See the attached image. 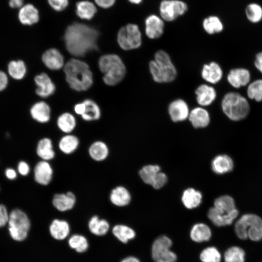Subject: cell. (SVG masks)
<instances>
[{
  "label": "cell",
  "mask_w": 262,
  "mask_h": 262,
  "mask_svg": "<svg viewBox=\"0 0 262 262\" xmlns=\"http://www.w3.org/2000/svg\"><path fill=\"white\" fill-rule=\"evenodd\" d=\"M98 36L99 33L95 28L75 22L67 27L64 38L67 51L74 56L82 57L98 49Z\"/></svg>",
  "instance_id": "obj_1"
},
{
  "label": "cell",
  "mask_w": 262,
  "mask_h": 262,
  "mask_svg": "<svg viewBox=\"0 0 262 262\" xmlns=\"http://www.w3.org/2000/svg\"><path fill=\"white\" fill-rule=\"evenodd\" d=\"M64 71L66 81L74 90L86 91L93 84L92 72L88 64L82 60L70 59L65 64Z\"/></svg>",
  "instance_id": "obj_2"
},
{
  "label": "cell",
  "mask_w": 262,
  "mask_h": 262,
  "mask_svg": "<svg viewBox=\"0 0 262 262\" xmlns=\"http://www.w3.org/2000/svg\"><path fill=\"white\" fill-rule=\"evenodd\" d=\"M98 66L103 74L104 82L109 86L115 85L124 78L126 69L120 57L115 54L102 55L98 60Z\"/></svg>",
  "instance_id": "obj_3"
},
{
  "label": "cell",
  "mask_w": 262,
  "mask_h": 262,
  "mask_svg": "<svg viewBox=\"0 0 262 262\" xmlns=\"http://www.w3.org/2000/svg\"><path fill=\"white\" fill-rule=\"evenodd\" d=\"M149 71L153 80L159 83L173 81L177 76V70L168 54L159 50L154 55V60L149 64Z\"/></svg>",
  "instance_id": "obj_4"
},
{
  "label": "cell",
  "mask_w": 262,
  "mask_h": 262,
  "mask_svg": "<svg viewBox=\"0 0 262 262\" xmlns=\"http://www.w3.org/2000/svg\"><path fill=\"white\" fill-rule=\"evenodd\" d=\"M221 108L225 115L234 121L245 118L250 111V106L246 98L234 92L225 95L221 101Z\"/></svg>",
  "instance_id": "obj_5"
},
{
  "label": "cell",
  "mask_w": 262,
  "mask_h": 262,
  "mask_svg": "<svg viewBox=\"0 0 262 262\" xmlns=\"http://www.w3.org/2000/svg\"><path fill=\"white\" fill-rule=\"evenodd\" d=\"M234 229L240 239L259 241L262 239V219L255 214H245L236 222Z\"/></svg>",
  "instance_id": "obj_6"
},
{
  "label": "cell",
  "mask_w": 262,
  "mask_h": 262,
  "mask_svg": "<svg viewBox=\"0 0 262 262\" xmlns=\"http://www.w3.org/2000/svg\"><path fill=\"white\" fill-rule=\"evenodd\" d=\"M9 231L15 240H25L30 228V221L26 214L19 209L13 210L9 216Z\"/></svg>",
  "instance_id": "obj_7"
},
{
  "label": "cell",
  "mask_w": 262,
  "mask_h": 262,
  "mask_svg": "<svg viewBox=\"0 0 262 262\" xmlns=\"http://www.w3.org/2000/svg\"><path fill=\"white\" fill-rule=\"evenodd\" d=\"M117 41L120 47L125 50L136 49L142 44V35L137 25L129 23L119 30Z\"/></svg>",
  "instance_id": "obj_8"
},
{
  "label": "cell",
  "mask_w": 262,
  "mask_h": 262,
  "mask_svg": "<svg viewBox=\"0 0 262 262\" xmlns=\"http://www.w3.org/2000/svg\"><path fill=\"white\" fill-rule=\"evenodd\" d=\"M171 240L165 236L156 239L153 243L151 249L152 256L156 262H175L177 256L170 249Z\"/></svg>",
  "instance_id": "obj_9"
},
{
  "label": "cell",
  "mask_w": 262,
  "mask_h": 262,
  "mask_svg": "<svg viewBox=\"0 0 262 262\" xmlns=\"http://www.w3.org/2000/svg\"><path fill=\"white\" fill-rule=\"evenodd\" d=\"M188 10L187 4L180 0H163L159 5L160 17L168 22L183 15Z\"/></svg>",
  "instance_id": "obj_10"
},
{
  "label": "cell",
  "mask_w": 262,
  "mask_h": 262,
  "mask_svg": "<svg viewBox=\"0 0 262 262\" xmlns=\"http://www.w3.org/2000/svg\"><path fill=\"white\" fill-rule=\"evenodd\" d=\"M239 213L236 208L229 213H226L215 207L211 208L208 213V217L215 226L222 227L231 224Z\"/></svg>",
  "instance_id": "obj_11"
},
{
  "label": "cell",
  "mask_w": 262,
  "mask_h": 262,
  "mask_svg": "<svg viewBox=\"0 0 262 262\" xmlns=\"http://www.w3.org/2000/svg\"><path fill=\"white\" fill-rule=\"evenodd\" d=\"M164 27V20L156 15H150L145 20V33L150 39L160 37L163 34Z\"/></svg>",
  "instance_id": "obj_12"
},
{
  "label": "cell",
  "mask_w": 262,
  "mask_h": 262,
  "mask_svg": "<svg viewBox=\"0 0 262 262\" xmlns=\"http://www.w3.org/2000/svg\"><path fill=\"white\" fill-rule=\"evenodd\" d=\"M53 174V169L49 161L41 160L34 167V179L40 185L49 184L52 180Z\"/></svg>",
  "instance_id": "obj_13"
},
{
  "label": "cell",
  "mask_w": 262,
  "mask_h": 262,
  "mask_svg": "<svg viewBox=\"0 0 262 262\" xmlns=\"http://www.w3.org/2000/svg\"><path fill=\"white\" fill-rule=\"evenodd\" d=\"M168 113L171 120L177 122L188 118L190 112L187 103L182 99H178L170 103Z\"/></svg>",
  "instance_id": "obj_14"
},
{
  "label": "cell",
  "mask_w": 262,
  "mask_h": 262,
  "mask_svg": "<svg viewBox=\"0 0 262 262\" xmlns=\"http://www.w3.org/2000/svg\"><path fill=\"white\" fill-rule=\"evenodd\" d=\"M76 202V196L71 191L66 193L55 194L52 199L53 206L60 212H66L72 209Z\"/></svg>",
  "instance_id": "obj_15"
},
{
  "label": "cell",
  "mask_w": 262,
  "mask_h": 262,
  "mask_svg": "<svg viewBox=\"0 0 262 262\" xmlns=\"http://www.w3.org/2000/svg\"><path fill=\"white\" fill-rule=\"evenodd\" d=\"M250 79V72L244 68L231 69L227 76L228 82L235 88H239L247 85Z\"/></svg>",
  "instance_id": "obj_16"
},
{
  "label": "cell",
  "mask_w": 262,
  "mask_h": 262,
  "mask_svg": "<svg viewBox=\"0 0 262 262\" xmlns=\"http://www.w3.org/2000/svg\"><path fill=\"white\" fill-rule=\"evenodd\" d=\"M42 60L49 69L57 70L64 66V59L62 53L56 49H48L43 54Z\"/></svg>",
  "instance_id": "obj_17"
},
{
  "label": "cell",
  "mask_w": 262,
  "mask_h": 262,
  "mask_svg": "<svg viewBox=\"0 0 262 262\" xmlns=\"http://www.w3.org/2000/svg\"><path fill=\"white\" fill-rule=\"evenodd\" d=\"M35 83L37 87L36 93L42 98H47L52 95L55 91V85L49 77L45 73L35 76Z\"/></svg>",
  "instance_id": "obj_18"
},
{
  "label": "cell",
  "mask_w": 262,
  "mask_h": 262,
  "mask_svg": "<svg viewBox=\"0 0 262 262\" xmlns=\"http://www.w3.org/2000/svg\"><path fill=\"white\" fill-rule=\"evenodd\" d=\"M211 168L215 174L223 175L233 169L234 162L232 159L227 154L218 155L213 159Z\"/></svg>",
  "instance_id": "obj_19"
},
{
  "label": "cell",
  "mask_w": 262,
  "mask_h": 262,
  "mask_svg": "<svg viewBox=\"0 0 262 262\" xmlns=\"http://www.w3.org/2000/svg\"><path fill=\"white\" fill-rule=\"evenodd\" d=\"M201 76L207 82L215 84L221 80L223 71L218 64L212 62L203 66L201 71Z\"/></svg>",
  "instance_id": "obj_20"
},
{
  "label": "cell",
  "mask_w": 262,
  "mask_h": 262,
  "mask_svg": "<svg viewBox=\"0 0 262 262\" xmlns=\"http://www.w3.org/2000/svg\"><path fill=\"white\" fill-rule=\"evenodd\" d=\"M196 101L201 106H207L211 104L216 97V92L214 88L209 85L203 84L196 89Z\"/></svg>",
  "instance_id": "obj_21"
},
{
  "label": "cell",
  "mask_w": 262,
  "mask_h": 262,
  "mask_svg": "<svg viewBox=\"0 0 262 262\" xmlns=\"http://www.w3.org/2000/svg\"><path fill=\"white\" fill-rule=\"evenodd\" d=\"M188 118L195 128H203L208 126L210 116L208 112L203 107L193 109L189 113Z\"/></svg>",
  "instance_id": "obj_22"
},
{
  "label": "cell",
  "mask_w": 262,
  "mask_h": 262,
  "mask_svg": "<svg viewBox=\"0 0 262 262\" xmlns=\"http://www.w3.org/2000/svg\"><path fill=\"white\" fill-rule=\"evenodd\" d=\"M110 200L114 205L124 207L128 205L131 200V195L129 190L123 186H117L111 191Z\"/></svg>",
  "instance_id": "obj_23"
},
{
  "label": "cell",
  "mask_w": 262,
  "mask_h": 262,
  "mask_svg": "<svg viewBox=\"0 0 262 262\" xmlns=\"http://www.w3.org/2000/svg\"><path fill=\"white\" fill-rule=\"evenodd\" d=\"M18 19L24 25L35 24L39 20L38 10L33 5L27 4L21 7L18 13Z\"/></svg>",
  "instance_id": "obj_24"
},
{
  "label": "cell",
  "mask_w": 262,
  "mask_h": 262,
  "mask_svg": "<svg viewBox=\"0 0 262 262\" xmlns=\"http://www.w3.org/2000/svg\"><path fill=\"white\" fill-rule=\"evenodd\" d=\"M32 117L36 121L45 123L50 118V109L44 101H39L33 105L30 110Z\"/></svg>",
  "instance_id": "obj_25"
},
{
  "label": "cell",
  "mask_w": 262,
  "mask_h": 262,
  "mask_svg": "<svg viewBox=\"0 0 262 262\" xmlns=\"http://www.w3.org/2000/svg\"><path fill=\"white\" fill-rule=\"evenodd\" d=\"M202 199L201 193L193 188L185 189L181 196V201L183 205L188 209H192L199 206Z\"/></svg>",
  "instance_id": "obj_26"
},
{
  "label": "cell",
  "mask_w": 262,
  "mask_h": 262,
  "mask_svg": "<svg viewBox=\"0 0 262 262\" xmlns=\"http://www.w3.org/2000/svg\"><path fill=\"white\" fill-rule=\"evenodd\" d=\"M88 154L93 160L101 162L107 159L109 154L107 145L102 141H96L88 148Z\"/></svg>",
  "instance_id": "obj_27"
},
{
  "label": "cell",
  "mask_w": 262,
  "mask_h": 262,
  "mask_svg": "<svg viewBox=\"0 0 262 262\" xmlns=\"http://www.w3.org/2000/svg\"><path fill=\"white\" fill-rule=\"evenodd\" d=\"M36 153L42 160L49 161L52 160L55 153L51 140L48 137L41 139L37 143Z\"/></svg>",
  "instance_id": "obj_28"
},
{
  "label": "cell",
  "mask_w": 262,
  "mask_h": 262,
  "mask_svg": "<svg viewBox=\"0 0 262 262\" xmlns=\"http://www.w3.org/2000/svg\"><path fill=\"white\" fill-rule=\"evenodd\" d=\"M49 232L55 239L62 240L67 237L70 231L68 223L65 220L55 219L49 226Z\"/></svg>",
  "instance_id": "obj_29"
},
{
  "label": "cell",
  "mask_w": 262,
  "mask_h": 262,
  "mask_svg": "<svg viewBox=\"0 0 262 262\" xmlns=\"http://www.w3.org/2000/svg\"><path fill=\"white\" fill-rule=\"evenodd\" d=\"M97 11L96 5L89 0H81L76 3V13L82 19H91L96 15Z\"/></svg>",
  "instance_id": "obj_30"
},
{
  "label": "cell",
  "mask_w": 262,
  "mask_h": 262,
  "mask_svg": "<svg viewBox=\"0 0 262 262\" xmlns=\"http://www.w3.org/2000/svg\"><path fill=\"white\" fill-rule=\"evenodd\" d=\"M79 144L80 140L78 137L69 133L61 137L58 143V147L63 153L70 154L77 149Z\"/></svg>",
  "instance_id": "obj_31"
},
{
  "label": "cell",
  "mask_w": 262,
  "mask_h": 262,
  "mask_svg": "<svg viewBox=\"0 0 262 262\" xmlns=\"http://www.w3.org/2000/svg\"><path fill=\"white\" fill-rule=\"evenodd\" d=\"M84 109L82 118L85 121H91L99 119L101 112L98 105L93 100L87 99L83 101Z\"/></svg>",
  "instance_id": "obj_32"
},
{
  "label": "cell",
  "mask_w": 262,
  "mask_h": 262,
  "mask_svg": "<svg viewBox=\"0 0 262 262\" xmlns=\"http://www.w3.org/2000/svg\"><path fill=\"white\" fill-rule=\"evenodd\" d=\"M211 235V229L204 223L195 224L190 232L192 240L196 242L207 241L210 239Z\"/></svg>",
  "instance_id": "obj_33"
},
{
  "label": "cell",
  "mask_w": 262,
  "mask_h": 262,
  "mask_svg": "<svg viewBox=\"0 0 262 262\" xmlns=\"http://www.w3.org/2000/svg\"><path fill=\"white\" fill-rule=\"evenodd\" d=\"M88 228L93 234L102 236L107 233L109 229L110 226L105 219H100L98 216L94 215L89 221Z\"/></svg>",
  "instance_id": "obj_34"
},
{
  "label": "cell",
  "mask_w": 262,
  "mask_h": 262,
  "mask_svg": "<svg viewBox=\"0 0 262 262\" xmlns=\"http://www.w3.org/2000/svg\"><path fill=\"white\" fill-rule=\"evenodd\" d=\"M57 125L62 132L69 134L75 128L76 120L73 115L69 113H65L58 117Z\"/></svg>",
  "instance_id": "obj_35"
},
{
  "label": "cell",
  "mask_w": 262,
  "mask_h": 262,
  "mask_svg": "<svg viewBox=\"0 0 262 262\" xmlns=\"http://www.w3.org/2000/svg\"><path fill=\"white\" fill-rule=\"evenodd\" d=\"M202 26L205 31L210 34L219 33L224 29L222 21L216 16H210L204 18Z\"/></svg>",
  "instance_id": "obj_36"
},
{
  "label": "cell",
  "mask_w": 262,
  "mask_h": 262,
  "mask_svg": "<svg viewBox=\"0 0 262 262\" xmlns=\"http://www.w3.org/2000/svg\"><path fill=\"white\" fill-rule=\"evenodd\" d=\"M245 13L248 20L252 23H257L262 20V6L255 2L247 4Z\"/></svg>",
  "instance_id": "obj_37"
},
{
  "label": "cell",
  "mask_w": 262,
  "mask_h": 262,
  "mask_svg": "<svg viewBox=\"0 0 262 262\" xmlns=\"http://www.w3.org/2000/svg\"><path fill=\"white\" fill-rule=\"evenodd\" d=\"M160 171H161V169L159 165L148 164L143 166L140 169L139 175L145 183L151 185Z\"/></svg>",
  "instance_id": "obj_38"
},
{
  "label": "cell",
  "mask_w": 262,
  "mask_h": 262,
  "mask_svg": "<svg viewBox=\"0 0 262 262\" xmlns=\"http://www.w3.org/2000/svg\"><path fill=\"white\" fill-rule=\"evenodd\" d=\"M113 234L121 242L126 243L134 238L135 233L131 228L124 225H117L112 229Z\"/></svg>",
  "instance_id": "obj_39"
},
{
  "label": "cell",
  "mask_w": 262,
  "mask_h": 262,
  "mask_svg": "<svg viewBox=\"0 0 262 262\" xmlns=\"http://www.w3.org/2000/svg\"><path fill=\"white\" fill-rule=\"evenodd\" d=\"M8 71L13 79L21 80L26 74V67L25 63L21 60L12 61L8 65Z\"/></svg>",
  "instance_id": "obj_40"
},
{
  "label": "cell",
  "mask_w": 262,
  "mask_h": 262,
  "mask_svg": "<svg viewBox=\"0 0 262 262\" xmlns=\"http://www.w3.org/2000/svg\"><path fill=\"white\" fill-rule=\"evenodd\" d=\"M214 207L226 213H229L236 209L234 199L229 195H223L216 198L214 201Z\"/></svg>",
  "instance_id": "obj_41"
},
{
  "label": "cell",
  "mask_w": 262,
  "mask_h": 262,
  "mask_svg": "<svg viewBox=\"0 0 262 262\" xmlns=\"http://www.w3.org/2000/svg\"><path fill=\"white\" fill-rule=\"evenodd\" d=\"M245 252L239 246H231L224 254L225 262H245Z\"/></svg>",
  "instance_id": "obj_42"
},
{
  "label": "cell",
  "mask_w": 262,
  "mask_h": 262,
  "mask_svg": "<svg viewBox=\"0 0 262 262\" xmlns=\"http://www.w3.org/2000/svg\"><path fill=\"white\" fill-rule=\"evenodd\" d=\"M247 97L257 102L262 101V79H257L249 83L247 88Z\"/></svg>",
  "instance_id": "obj_43"
},
{
  "label": "cell",
  "mask_w": 262,
  "mask_h": 262,
  "mask_svg": "<svg viewBox=\"0 0 262 262\" xmlns=\"http://www.w3.org/2000/svg\"><path fill=\"white\" fill-rule=\"evenodd\" d=\"M68 245L71 248L79 253L86 251L88 247V243L86 238L79 234L72 235L68 240Z\"/></svg>",
  "instance_id": "obj_44"
},
{
  "label": "cell",
  "mask_w": 262,
  "mask_h": 262,
  "mask_svg": "<svg viewBox=\"0 0 262 262\" xmlns=\"http://www.w3.org/2000/svg\"><path fill=\"white\" fill-rule=\"evenodd\" d=\"M200 258L202 262H220L221 255L216 248L211 246L201 252Z\"/></svg>",
  "instance_id": "obj_45"
},
{
  "label": "cell",
  "mask_w": 262,
  "mask_h": 262,
  "mask_svg": "<svg viewBox=\"0 0 262 262\" xmlns=\"http://www.w3.org/2000/svg\"><path fill=\"white\" fill-rule=\"evenodd\" d=\"M49 5L57 12L64 10L68 5L69 0H47Z\"/></svg>",
  "instance_id": "obj_46"
},
{
  "label": "cell",
  "mask_w": 262,
  "mask_h": 262,
  "mask_svg": "<svg viewBox=\"0 0 262 262\" xmlns=\"http://www.w3.org/2000/svg\"><path fill=\"white\" fill-rule=\"evenodd\" d=\"M167 180V177L166 174L160 171L154 180L151 186L155 189H159L163 187Z\"/></svg>",
  "instance_id": "obj_47"
},
{
  "label": "cell",
  "mask_w": 262,
  "mask_h": 262,
  "mask_svg": "<svg viewBox=\"0 0 262 262\" xmlns=\"http://www.w3.org/2000/svg\"><path fill=\"white\" fill-rule=\"evenodd\" d=\"M9 216L6 208L0 204V228L4 226L8 222Z\"/></svg>",
  "instance_id": "obj_48"
},
{
  "label": "cell",
  "mask_w": 262,
  "mask_h": 262,
  "mask_svg": "<svg viewBox=\"0 0 262 262\" xmlns=\"http://www.w3.org/2000/svg\"><path fill=\"white\" fill-rule=\"evenodd\" d=\"M116 0H94L96 4L103 9H107L113 6Z\"/></svg>",
  "instance_id": "obj_49"
},
{
  "label": "cell",
  "mask_w": 262,
  "mask_h": 262,
  "mask_svg": "<svg viewBox=\"0 0 262 262\" xmlns=\"http://www.w3.org/2000/svg\"><path fill=\"white\" fill-rule=\"evenodd\" d=\"M30 166L26 162L21 161L19 163L18 165V171L21 175L26 176L30 172Z\"/></svg>",
  "instance_id": "obj_50"
},
{
  "label": "cell",
  "mask_w": 262,
  "mask_h": 262,
  "mask_svg": "<svg viewBox=\"0 0 262 262\" xmlns=\"http://www.w3.org/2000/svg\"><path fill=\"white\" fill-rule=\"evenodd\" d=\"M8 84V78L6 74L0 70V91L4 90Z\"/></svg>",
  "instance_id": "obj_51"
},
{
  "label": "cell",
  "mask_w": 262,
  "mask_h": 262,
  "mask_svg": "<svg viewBox=\"0 0 262 262\" xmlns=\"http://www.w3.org/2000/svg\"><path fill=\"white\" fill-rule=\"evenodd\" d=\"M254 65L256 68L262 73V51L256 54Z\"/></svg>",
  "instance_id": "obj_52"
},
{
  "label": "cell",
  "mask_w": 262,
  "mask_h": 262,
  "mask_svg": "<svg viewBox=\"0 0 262 262\" xmlns=\"http://www.w3.org/2000/svg\"><path fill=\"white\" fill-rule=\"evenodd\" d=\"M75 112L81 116L83 114L84 109V105L83 102L79 103L76 104L74 108Z\"/></svg>",
  "instance_id": "obj_53"
},
{
  "label": "cell",
  "mask_w": 262,
  "mask_h": 262,
  "mask_svg": "<svg viewBox=\"0 0 262 262\" xmlns=\"http://www.w3.org/2000/svg\"><path fill=\"white\" fill-rule=\"evenodd\" d=\"M23 0H10L9 5L12 8H20L23 6Z\"/></svg>",
  "instance_id": "obj_54"
},
{
  "label": "cell",
  "mask_w": 262,
  "mask_h": 262,
  "mask_svg": "<svg viewBox=\"0 0 262 262\" xmlns=\"http://www.w3.org/2000/svg\"><path fill=\"white\" fill-rule=\"evenodd\" d=\"M5 175L7 178L10 180L15 179L16 177L15 170L12 168H8L5 171Z\"/></svg>",
  "instance_id": "obj_55"
},
{
  "label": "cell",
  "mask_w": 262,
  "mask_h": 262,
  "mask_svg": "<svg viewBox=\"0 0 262 262\" xmlns=\"http://www.w3.org/2000/svg\"><path fill=\"white\" fill-rule=\"evenodd\" d=\"M121 262H140V261L134 257H128L123 259Z\"/></svg>",
  "instance_id": "obj_56"
},
{
  "label": "cell",
  "mask_w": 262,
  "mask_h": 262,
  "mask_svg": "<svg viewBox=\"0 0 262 262\" xmlns=\"http://www.w3.org/2000/svg\"><path fill=\"white\" fill-rule=\"evenodd\" d=\"M130 3L134 4H140L143 0H128Z\"/></svg>",
  "instance_id": "obj_57"
}]
</instances>
